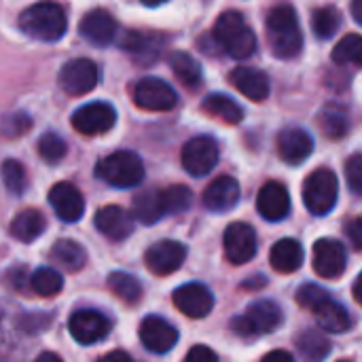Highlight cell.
Instances as JSON below:
<instances>
[{"label": "cell", "instance_id": "7dc6e473", "mask_svg": "<svg viewBox=\"0 0 362 362\" xmlns=\"http://www.w3.org/2000/svg\"><path fill=\"white\" fill-rule=\"evenodd\" d=\"M352 17L356 23H362V0H352Z\"/></svg>", "mask_w": 362, "mask_h": 362}, {"label": "cell", "instance_id": "5bb4252c", "mask_svg": "<svg viewBox=\"0 0 362 362\" xmlns=\"http://www.w3.org/2000/svg\"><path fill=\"white\" fill-rule=\"evenodd\" d=\"M348 267L346 246L337 240H318L314 246V269L325 280L339 278Z\"/></svg>", "mask_w": 362, "mask_h": 362}, {"label": "cell", "instance_id": "7a4b0ae2", "mask_svg": "<svg viewBox=\"0 0 362 362\" xmlns=\"http://www.w3.org/2000/svg\"><path fill=\"white\" fill-rule=\"evenodd\" d=\"M267 40L276 57L293 59L301 53L303 34L299 28V19L293 6L282 4L269 11L267 15Z\"/></svg>", "mask_w": 362, "mask_h": 362}, {"label": "cell", "instance_id": "30bf717a", "mask_svg": "<svg viewBox=\"0 0 362 362\" xmlns=\"http://www.w3.org/2000/svg\"><path fill=\"white\" fill-rule=\"evenodd\" d=\"M98 81H100V70L87 57L70 59L59 70V85L68 95H85L98 85Z\"/></svg>", "mask_w": 362, "mask_h": 362}, {"label": "cell", "instance_id": "cb8c5ba5", "mask_svg": "<svg viewBox=\"0 0 362 362\" xmlns=\"http://www.w3.org/2000/svg\"><path fill=\"white\" fill-rule=\"evenodd\" d=\"M229 78L231 85L252 102H263L269 95V76L257 68H235Z\"/></svg>", "mask_w": 362, "mask_h": 362}, {"label": "cell", "instance_id": "816d5d0a", "mask_svg": "<svg viewBox=\"0 0 362 362\" xmlns=\"http://www.w3.org/2000/svg\"><path fill=\"white\" fill-rule=\"evenodd\" d=\"M339 362H350V361H339Z\"/></svg>", "mask_w": 362, "mask_h": 362}, {"label": "cell", "instance_id": "60d3db41", "mask_svg": "<svg viewBox=\"0 0 362 362\" xmlns=\"http://www.w3.org/2000/svg\"><path fill=\"white\" fill-rule=\"evenodd\" d=\"M346 176H348V185L352 189V193L361 195L362 191V155L356 153L348 159L346 163Z\"/></svg>", "mask_w": 362, "mask_h": 362}, {"label": "cell", "instance_id": "ab89813d", "mask_svg": "<svg viewBox=\"0 0 362 362\" xmlns=\"http://www.w3.org/2000/svg\"><path fill=\"white\" fill-rule=\"evenodd\" d=\"M38 155L47 161V163H57L66 157V142L62 136L57 134H45L38 140Z\"/></svg>", "mask_w": 362, "mask_h": 362}, {"label": "cell", "instance_id": "52a82bcc", "mask_svg": "<svg viewBox=\"0 0 362 362\" xmlns=\"http://www.w3.org/2000/svg\"><path fill=\"white\" fill-rule=\"evenodd\" d=\"M337 197H339V180L331 170L320 168V170L312 172L305 178V182H303V204L314 216L329 214L335 208Z\"/></svg>", "mask_w": 362, "mask_h": 362}, {"label": "cell", "instance_id": "d6986e66", "mask_svg": "<svg viewBox=\"0 0 362 362\" xmlns=\"http://www.w3.org/2000/svg\"><path fill=\"white\" fill-rule=\"evenodd\" d=\"M257 210L269 223L284 221L291 214L288 189L282 182H267L257 195Z\"/></svg>", "mask_w": 362, "mask_h": 362}, {"label": "cell", "instance_id": "8fae6325", "mask_svg": "<svg viewBox=\"0 0 362 362\" xmlns=\"http://www.w3.org/2000/svg\"><path fill=\"white\" fill-rule=\"evenodd\" d=\"M117 110L108 102H91L74 110L72 127L83 136H98L115 127Z\"/></svg>", "mask_w": 362, "mask_h": 362}, {"label": "cell", "instance_id": "9c48e42d", "mask_svg": "<svg viewBox=\"0 0 362 362\" xmlns=\"http://www.w3.org/2000/svg\"><path fill=\"white\" fill-rule=\"evenodd\" d=\"M180 161H182V168L191 176H195V178L208 176L218 163V144H216V140L212 136H197V138L189 140L182 146Z\"/></svg>", "mask_w": 362, "mask_h": 362}, {"label": "cell", "instance_id": "1f68e13d", "mask_svg": "<svg viewBox=\"0 0 362 362\" xmlns=\"http://www.w3.org/2000/svg\"><path fill=\"white\" fill-rule=\"evenodd\" d=\"M318 123L322 127V132L329 136V138H344L350 129V117H348V110L344 106H337V104H329L325 106V110L320 112L318 117Z\"/></svg>", "mask_w": 362, "mask_h": 362}, {"label": "cell", "instance_id": "4fadbf2b", "mask_svg": "<svg viewBox=\"0 0 362 362\" xmlns=\"http://www.w3.org/2000/svg\"><path fill=\"white\" fill-rule=\"evenodd\" d=\"M68 329L74 341L83 346H91L102 341L110 333V320L95 310H78L72 314Z\"/></svg>", "mask_w": 362, "mask_h": 362}, {"label": "cell", "instance_id": "836d02e7", "mask_svg": "<svg viewBox=\"0 0 362 362\" xmlns=\"http://www.w3.org/2000/svg\"><path fill=\"white\" fill-rule=\"evenodd\" d=\"M123 49L134 53L142 62H153L159 55V38L142 32H129L123 40Z\"/></svg>", "mask_w": 362, "mask_h": 362}, {"label": "cell", "instance_id": "681fc988", "mask_svg": "<svg viewBox=\"0 0 362 362\" xmlns=\"http://www.w3.org/2000/svg\"><path fill=\"white\" fill-rule=\"evenodd\" d=\"M361 284H362V276H358L356 280H354V299L356 301H361Z\"/></svg>", "mask_w": 362, "mask_h": 362}, {"label": "cell", "instance_id": "7402d4cb", "mask_svg": "<svg viewBox=\"0 0 362 362\" xmlns=\"http://www.w3.org/2000/svg\"><path fill=\"white\" fill-rule=\"evenodd\" d=\"M78 30L87 42H91L95 47H108L117 36V21L108 11L95 8L83 17Z\"/></svg>", "mask_w": 362, "mask_h": 362}, {"label": "cell", "instance_id": "f6af8a7d", "mask_svg": "<svg viewBox=\"0 0 362 362\" xmlns=\"http://www.w3.org/2000/svg\"><path fill=\"white\" fill-rule=\"evenodd\" d=\"M98 362H134L132 356L123 350H115V352H108L106 356H102Z\"/></svg>", "mask_w": 362, "mask_h": 362}, {"label": "cell", "instance_id": "d6a6232c", "mask_svg": "<svg viewBox=\"0 0 362 362\" xmlns=\"http://www.w3.org/2000/svg\"><path fill=\"white\" fill-rule=\"evenodd\" d=\"M108 288L125 303H136L142 297V284L138 282L136 276L125 274V272H112L108 276Z\"/></svg>", "mask_w": 362, "mask_h": 362}, {"label": "cell", "instance_id": "e575fe53", "mask_svg": "<svg viewBox=\"0 0 362 362\" xmlns=\"http://www.w3.org/2000/svg\"><path fill=\"white\" fill-rule=\"evenodd\" d=\"M333 62L339 66H361L362 38L361 34H346L333 49Z\"/></svg>", "mask_w": 362, "mask_h": 362}, {"label": "cell", "instance_id": "d590c367", "mask_svg": "<svg viewBox=\"0 0 362 362\" xmlns=\"http://www.w3.org/2000/svg\"><path fill=\"white\" fill-rule=\"evenodd\" d=\"M62 286H64V280L59 272L53 267H38L30 278V288L40 297H53L62 291Z\"/></svg>", "mask_w": 362, "mask_h": 362}, {"label": "cell", "instance_id": "4316f807", "mask_svg": "<svg viewBox=\"0 0 362 362\" xmlns=\"http://www.w3.org/2000/svg\"><path fill=\"white\" fill-rule=\"evenodd\" d=\"M202 108H204V112H208V115H212V117H216V119H221L225 123H231V125H235V123H240L244 119V108L233 98H229L225 93L208 95L204 100Z\"/></svg>", "mask_w": 362, "mask_h": 362}, {"label": "cell", "instance_id": "8d00e7d4", "mask_svg": "<svg viewBox=\"0 0 362 362\" xmlns=\"http://www.w3.org/2000/svg\"><path fill=\"white\" fill-rule=\"evenodd\" d=\"M312 25H314V34L320 40H329L341 28V13L335 6H322L314 13Z\"/></svg>", "mask_w": 362, "mask_h": 362}, {"label": "cell", "instance_id": "ffe728a7", "mask_svg": "<svg viewBox=\"0 0 362 362\" xmlns=\"http://www.w3.org/2000/svg\"><path fill=\"white\" fill-rule=\"evenodd\" d=\"M314 151V138L303 127H286L278 136V153L288 165L303 163Z\"/></svg>", "mask_w": 362, "mask_h": 362}, {"label": "cell", "instance_id": "484cf974", "mask_svg": "<svg viewBox=\"0 0 362 362\" xmlns=\"http://www.w3.org/2000/svg\"><path fill=\"white\" fill-rule=\"evenodd\" d=\"M132 216L144 225H155L157 221H161L165 216V208H163V197L159 189H146L142 193H138L132 202Z\"/></svg>", "mask_w": 362, "mask_h": 362}, {"label": "cell", "instance_id": "83f0119b", "mask_svg": "<svg viewBox=\"0 0 362 362\" xmlns=\"http://www.w3.org/2000/svg\"><path fill=\"white\" fill-rule=\"evenodd\" d=\"M42 231H45V216L34 208L19 212L11 223V235L19 242H25V244L34 242Z\"/></svg>", "mask_w": 362, "mask_h": 362}, {"label": "cell", "instance_id": "c3c4849f", "mask_svg": "<svg viewBox=\"0 0 362 362\" xmlns=\"http://www.w3.org/2000/svg\"><path fill=\"white\" fill-rule=\"evenodd\" d=\"M34 362H64V361H62L57 354H53V352H42V354H40V356H38Z\"/></svg>", "mask_w": 362, "mask_h": 362}, {"label": "cell", "instance_id": "f907efd6", "mask_svg": "<svg viewBox=\"0 0 362 362\" xmlns=\"http://www.w3.org/2000/svg\"><path fill=\"white\" fill-rule=\"evenodd\" d=\"M168 0H142V4L146 6H159V4H165Z\"/></svg>", "mask_w": 362, "mask_h": 362}, {"label": "cell", "instance_id": "ac0fdd59", "mask_svg": "<svg viewBox=\"0 0 362 362\" xmlns=\"http://www.w3.org/2000/svg\"><path fill=\"white\" fill-rule=\"evenodd\" d=\"M49 204L57 218H62L64 223H76L85 214V199L81 191L70 182H57L49 191Z\"/></svg>", "mask_w": 362, "mask_h": 362}, {"label": "cell", "instance_id": "277c9868", "mask_svg": "<svg viewBox=\"0 0 362 362\" xmlns=\"http://www.w3.org/2000/svg\"><path fill=\"white\" fill-rule=\"evenodd\" d=\"M214 38L235 59L250 57L257 51V36L238 11H227L216 19Z\"/></svg>", "mask_w": 362, "mask_h": 362}, {"label": "cell", "instance_id": "2e32d148", "mask_svg": "<svg viewBox=\"0 0 362 362\" xmlns=\"http://www.w3.org/2000/svg\"><path fill=\"white\" fill-rule=\"evenodd\" d=\"M174 305L189 318H206L214 308V295L199 282L182 284L172 295Z\"/></svg>", "mask_w": 362, "mask_h": 362}, {"label": "cell", "instance_id": "bcb514c9", "mask_svg": "<svg viewBox=\"0 0 362 362\" xmlns=\"http://www.w3.org/2000/svg\"><path fill=\"white\" fill-rule=\"evenodd\" d=\"M261 362H295V358L284 350H276V352H269L267 356H263Z\"/></svg>", "mask_w": 362, "mask_h": 362}, {"label": "cell", "instance_id": "f1b7e54d", "mask_svg": "<svg viewBox=\"0 0 362 362\" xmlns=\"http://www.w3.org/2000/svg\"><path fill=\"white\" fill-rule=\"evenodd\" d=\"M51 261L66 272H78L87 261V252L81 244L72 240H57L51 248Z\"/></svg>", "mask_w": 362, "mask_h": 362}, {"label": "cell", "instance_id": "f546056e", "mask_svg": "<svg viewBox=\"0 0 362 362\" xmlns=\"http://www.w3.org/2000/svg\"><path fill=\"white\" fill-rule=\"evenodd\" d=\"M170 66H172L176 78H178L185 87L195 89V87L202 85V78H204L202 66H199V62H197L193 55H189V53H185V51H174V53L170 55Z\"/></svg>", "mask_w": 362, "mask_h": 362}, {"label": "cell", "instance_id": "7c38bea8", "mask_svg": "<svg viewBox=\"0 0 362 362\" xmlns=\"http://www.w3.org/2000/svg\"><path fill=\"white\" fill-rule=\"evenodd\" d=\"M223 246H225V257L229 259V263L244 265L257 255V248H259L257 231L248 223H231L225 229Z\"/></svg>", "mask_w": 362, "mask_h": 362}, {"label": "cell", "instance_id": "b9f144b4", "mask_svg": "<svg viewBox=\"0 0 362 362\" xmlns=\"http://www.w3.org/2000/svg\"><path fill=\"white\" fill-rule=\"evenodd\" d=\"M30 127V119L25 115H15V117H8L4 121V134L8 138H17L19 134H23L25 129Z\"/></svg>", "mask_w": 362, "mask_h": 362}, {"label": "cell", "instance_id": "5b68a950", "mask_svg": "<svg viewBox=\"0 0 362 362\" xmlns=\"http://www.w3.org/2000/svg\"><path fill=\"white\" fill-rule=\"evenodd\" d=\"M95 176L115 189H132L144 180V165L136 153L117 151L98 161Z\"/></svg>", "mask_w": 362, "mask_h": 362}, {"label": "cell", "instance_id": "3957f363", "mask_svg": "<svg viewBox=\"0 0 362 362\" xmlns=\"http://www.w3.org/2000/svg\"><path fill=\"white\" fill-rule=\"evenodd\" d=\"M19 28L36 40L55 42L66 34L68 19H66L64 8L57 2L45 0V2H36L28 6L19 15Z\"/></svg>", "mask_w": 362, "mask_h": 362}, {"label": "cell", "instance_id": "74e56055", "mask_svg": "<svg viewBox=\"0 0 362 362\" xmlns=\"http://www.w3.org/2000/svg\"><path fill=\"white\" fill-rule=\"evenodd\" d=\"M161 197H163L165 214H182L193 204V193L185 185H172V187H168L165 191H161Z\"/></svg>", "mask_w": 362, "mask_h": 362}, {"label": "cell", "instance_id": "d4e9b609", "mask_svg": "<svg viewBox=\"0 0 362 362\" xmlns=\"http://www.w3.org/2000/svg\"><path fill=\"white\" fill-rule=\"evenodd\" d=\"M303 257H305L303 246L293 238H284V240H280V242H276L272 246L269 263L280 274H293V272H297L301 267Z\"/></svg>", "mask_w": 362, "mask_h": 362}, {"label": "cell", "instance_id": "4dcf8cb0", "mask_svg": "<svg viewBox=\"0 0 362 362\" xmlns=\"http://www.w3.org/2000/svg\"><path fill=\"white\" fill-rule=\"evenodd\" d=\"M297 348H299L301 356L308 362H322L331 354L329 337L322 331H316V329H305L297 337Z\"/></svg>", "mask_w": 362, "mask_h": 362}, {"label": "cell", "instance_id": "9a60e30c", "mask_svg": "<svg viewBox=\"0 0 362 362\" xmlns=\"http://www.w3.org/2000/svg\"><path fill=\"white\" fill-rule=\"evenodd\" d=\"M187 259V248L180 242L174 240H161L157 244H153L146 250V267L151 274L155 276H170L176 269H180V265Z\"/></svg>", "mask_w": 362, "mask_h": 362}, {"label": "cell", "instance_id": "44dd1931", "mask_svg": "<svg viewBox=\"0 0 362 362\" xmlns=\"http://www.w3.org/2000/svg\"><path fill=\"white\" fill-rule=\"evenodd\" d=\"M240 202V182L231 176H218L204 191V206L214 214L229 212Z\"/></svg>", "mask_w": 362, "mask_h": 362}, {"label": "cell", "instance_id": "603a6c76", "mask_svg": "<svg viewBox=\"0 0 362 362\" xmlns=\"http://www.w3.org/2000/svg\"><path fill=\"white\" fill-rule=\"evenodd\" d=\"M98 231L115 242H121L125 238H129L134 233V216L119 208V206H106V208H100L95 212V218H93Z\"/></svg>", "mask_w": 362, "mask_h": 362}, {"label": "cell", "instance_id": "6da1fadb", "mask_svg": "<svg viewBox=\"0 0 362 362\" xmlns=\"http://www.w3.org/2000/svg\"><path fill=\"white\" fill-rule=\"evenodd\" d=\"M297 301L301 308L305 310H312L314 316H316V322L318 327L325 331V333H346L352 329V316L350 312L339 303L335 301L325 288L316 286V284H305L299 288L297 293Z\"/></svg>", "mask_w": 362, "mask_h": 362}, {"label": "cell", "instance_id": "7bdbcfd3", "mask_svg": "<svg viewBox=\"0 0 362 362\" xmlns=\"http://www.w3.org/2000/svg\"><path fill=\"white\" fill-rule=\"evenodd\" d=\"M185 362H218V356L208 346H195L189 350Z\"/></svg>", "mask_w": 362, "mask_h": 362}, {"label": "cell", "instance_id": "f35d334b", "mask_svg": "<svg viewBox=\"0 0 362 362\" xmlns=\"http://www.w3.org/2000/svg\"><path fill=\"white\" fill-rule=\"evenodd\" d=\"M2 182L13 195H21L25 191V185H28L23 165L15 159H6L2 163Z\"/></svg>", "mask_w": 362, "mask_h": 362}, {"label": "cell", "instance_id": "e0dca14e", "mask_svg": "<svg viewBox=\"0 0 362 362\" xmlns=\"http://www.w3.org/2000/svg\"><path fill=\"white\" fill-rule=\"evenodd\" d=\"M140 341L153 354H165L178 344V331L161 316H146L140 325Z\"/></svg>", "mask_w": 362, "mask_h": 362}, {"label": "cell", "instance_id": "ba28073f", "mask_svg": "<svg viewBox=\"0 0 362 362\" xmlns=\"http://www.w3.org/2000/svg\"><path fill=\"white\" fill-rule=\"evenodd\" d=\"M134 102L142 110L165 112V110H172L178 104V93L165 81H161L157 76H146V78L136 83Z\"/></svg>", "mask_w": 362, "mask_h": 362}, {"label": "cell", "instance_id": "8992f818", "mask_svg": "<svg viewBox=\"0 0 362 362\" xmlns=\"http://www.w3.org/2000/svg\"><path fill=\"white\" fill-rule=\"evenodd\" d=\"M282 325V310L267 299L255 301L246 308L244 314H240L238 318H233L231 327L233 333L238 337H259V335H267L272 331H276Z\"/></svg>", "mask_w": 362, "mask_h": 362}, {"label": "cell", "instance_id": "ee69618b", "mask_svg": "<svg viewBox=\"0 0 362 362\" xmlns=\"http://www.w3.org/2000/svg\"><path fill=\"white\" fill-rule=\"evenodd\" d=\"M346 231H348V235H350V240H352V246H354L356 250H361L362 248V221L361 218H352V221H350V225L346 227Z\"/></svg>", "mask_w": 362, "mask_h": 362}]
</instances>
